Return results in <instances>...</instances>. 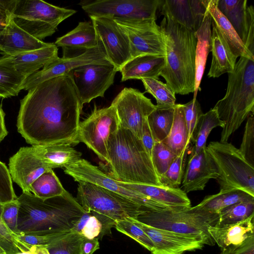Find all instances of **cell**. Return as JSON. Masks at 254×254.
<instances>
[{
	"instance_id": "9a60e30c",
	"label": "cell",
	"mask_w": 254,
	"mask_h": 254,
	"mask_svg": "<svg viewBox=\"0 0 254 254\" xmlns=\"http://www.w3.org/2000/svg\"><path fill=\"white\" fill-rule=\"evenodd\" d=\"M117 68L113 64H89L71 70L67 74L71 78L81 105L93 99L103 97L114 83Z\"/></svg>"
},
{
	"instance_id": "11a10c76",
	"label": "cell",
	"mask_w": 254,
	"mask_h": 254,
	"mask_svg": "<svg viewBox=\"0 0 254 254\" xmlns=\"http://www.w3.org/2000/svg\"><path fill=\"white\" fill-rule=\"evenodd\" d=\"M141 140L146 151L151 158L152 149L155 142L147 120L144 124Z\"/></svg>"
},
{
	"instance_id": "9f6ffc18",
	"label": "cell",
	"mask_w": 254,
	"mask_h": 254,
	"mask_svg": "<svg viewBox=\"0 0 254 254\" xmlns=\"http://www.w3.org/2000/svg\"><path fill=\"white\" fill-rule=\"evenodd\" d=\"M100 248L97 238L88 239L84 237L81 244V254H93Z\"/></svg>"
},
{
	"instance_id": "f1b7e54d",
	"label": "cell",
	"mask_w": 254,
	"mask_h": 254,
	"mask_svg": "<svg viewBox=\"0 0 254 254\" xmlns=\"http://www.w3.org/2000/svg\"><path fill=\"white\" fill-rule=\"evenodd\" d=\"M58 58V48L52 43L44 48L11 56L15 68L25 78Z\"/></svg>"
},
{
	"instance_id": "8992f818",
	"label": "cell",
	"mask_w": 254,
	"mask_h": 254,
	"mask_svg": "<svg viewBox=\"0 0 254 254\" xmlns=\"http://www.w3.org/2000/svg\"><path fill=\"white\" fill-rule=\"evenodd\" d=\"M135 219L154 228L195 235L204 245L214 246L215 243L208 229L217 226L219 214L195 206L177 210L147 211Z\"/></svg>"
},
{
	"instance_id": "2e32d148",
	"label": "cell",
	"mask_w": 254,
	"mask_h": 254,
	"mask_svg": "<svg viewBox=\"0 0 254 254\" xmlns=\"http://www.w3.org/2000/svg\"><path fill=\"white\" fill-rule=\"evenodd\" d=\"M96 31L97 41L103 47L109 61L118 71L131 59L128 37L111 16H89Z\"/></svg>"
},
{
	"instance_id": "b9f144b4",
	"label": "cell",
	"mask_w": 254,
	"mask_h": 254,
	"mask_svg": "<svg viewBox=\"0 0 254 254\" xmlns=\"http://www.w3.org/2000/svg\"><path fill=\"white\" fill-rule=\"evenodd\" d=\"M84 237L70 232L46 247L49 254H81Z\"/></svg>"
},
{
	"instance_id": "ab89813d",
	"label": "cell",
	"mask_w": 254,
	"mask_h": 254,
	"mask_svg": "<svg viewBox=\"0 0 254 254\" xmlns=\"http://www.w3.org/2000/svg\"><path fill=\"white\" fill-rule=\"evenodd\" d=\"M140 80L143 84L145 92L150 93L156 99V107L166 109L175 106V93L166 83L153 78H145Z\"/></svg>"
},
{
	"instance_id": "5b68a950",
	"label": "cell",
	"mask_w": 254,
	"mask_h": 254,
	"mask_svg": "<svg viewBox=\"0 0 254 254\" xmlns=\"http://www.w3.org/2000/svg\"><path fill=\"white\" fill-rule=\"evenodd\" d=\"M226 94L213 107L224 123L220 142L230 136L254 113V60L241 57L234 71L228 73Z\"/></svg>"
},
{
	"instance_id": "d4e9b609",
	"label": "cell",
	"mask_w": 254,
	"mask_h": 254,
	"mask_svg": "<svg viewBox=\"0 0 254 254\" xmlns=\"http://www.w3.org/2000/svg\"><path fill=\"white\" fill-rule=\"evenodd\" d=\"M119 183L123 187L137 191L162 205L177 209L191 207L190 200L187 193L180 188Z\"/></svg>"
},
{
	"instance_id": "3957f363",
	"label": "cell",
	"mask_w": 254,
	"mask_h": 254,
	"mask_svg": "<svg viewBox=\"0 0 254 254\" xmlns=\"http://www.w3.org/2000/svg\"><path fill=\"white\" fill-rule=\"evenodd\" d=\"M160 23L166 42L165 65L160 76L176 94L193 93L195 79L194 32L175 21L166 11Z\"/></svg>"
},
{
	"instance_id": "7a4b0ae2",
	"label": "cell",
	"mask_w": 254,
	"mask_h": 254,
	"mask_svg": "<svg viewBox=\"0 0 254 254\" xmlns=\"http://www.w3.org/2000/svg\"><path fill=\"white\" fill-rule=\"evenodd\" d=\"M17 200V235L50 236L71 231L84 212L67 191L45 199L32 192H22Z\"/></svg>"
},
{
	"instance_id": "f907efd6",
	"label": "cell",
	"mask_w": 254,
	"mask_h": 254,
	"mask_svg": "<svg viewBox=\"0 0 254 254\" xmlns=\"http://www.w3.org/2000/svg\"><path fill=\"white\" fill-rule=\"evenodd\" d=\"M19 203L17 199L3 204L2 219L7 227L14 234L17 233V222Z\"/></svg>"
},
{
	"instance_id": "e0dca14e",
	"label": "cell",
	"mask_w": 254,
	"mask_h": 254,
	"mask_svg": "<svg viewBox=\"0 0 254 254\" xmlns=\"http://www.w3.org/2000/svg\"><path fill=\"white\" fill-rule=\"evenodd\" d=\"M89 64H112L108 60L103 46L98 42L95 47L78 56L59 57L47 64L42 69L25 78L22 90H29L46 80L66 75L76 67Z\"/></svg>"
},
{
	"instance_id": "ffe728a7",
	"label": "cell",
	"mask_w": 254,
	"mask_h": 254,
	"mask_svg": "<svg viewBox=\"0 0 254 254\" xmlns=\"http://www.w3.org/2000/svg\"><path fill=\"white\" fill-rule=\"evenodd\" d=\"M50 169L36 155L32 146L20 148L9 159L8 170L12 181L23 192H31L32 183Z\"/></svg>"
},
{
	"instance_id": "74e56055",
	"label": "cell",
	"mask_w": 254,
	"mask_h": 254,
	"mask_svg": "<svg viewBox=\"0 0 254 254\" xmlns=\"http://www.w3.org/2000/svg\"><path fill=\"white\" fill-rule=\"evenodd\" d=\"M224 126V123L220 119L214 108L206 113H203L199 119L193 134L191 141L194 143L193 152L197 153L206 147L207 138L212 130L217 127L223 128Z\"/></svg>"
},
{
	"instance_id": "603a6c76",
	"label": "cell",
	"mask_w": 254,
	"mask_h": 254,
	"mask_svg": "<svg viewBox=\"0 0 254 254\" xmlns=\"http://www.w3.org/2000/svg\"><path fill=\"white\" fill-rule=\"evenodd\" d=\"M62 47L63 57L78 56L95 47L98 44L97 37L92 22H80L77 26L66 34L57 39L54 43Z\"/></svg>"
},
{
	"instance_id": "f546056e",
	"label": "cell",
	"mask_w": 254,
	"mask_h": 254,
	"mask_svg": "<svg viewBox=\"0 0 254 254\" xmlns=\"http://www.w3.org/2000/svg\"><path fill=\"white\" fill-rule=\"evenodd\" d=\"M35 153L50 169L65 168L81 159L82 153L68 144L32 146Z\"/></svg>"
},
{
	"instance_id": "ee69618b",
	"label": "cell",
	"mask_w": 254,
	"mask_h": 254,
	"mask_svg": "<svg viewBox=\"0 0 254 254\" xmlns=\"http://www.w3.org/2000/svg\"><path fill=\"white\" fill-rule=\"evenodd\" d=\"M188 148H186L175 158L167 171L159 178L162 186L179 188L183 180L186 153Z\"/></svg>"
},
{
	"instance_id": "8fae6325",
	"label": "cell",
	"mask_w": 254,
	"mask_h": 254,
	"mask_svg": "<svg viewBox=\"0 0 254 254\" xmlns=\"http://www.w3.org/2000/svg\"><path fill=\"white\" fill-rule=\"evenodd\" d=\"M119 126V121L113 106L102 108L95 106L91 113L79 124L77 141L84 143L107 164L109 162L108 140Z\"/></svg>"
},
{
	"instance_id": "d6986e66",
	"label": "cell",
	"mask_w": 254,
	"mask_h": 254,
	"mask_svg": "<svg viewBox=\"0 0 254 254\" xmlns=\"http://www.w3.org/2000/svg\"><path fill=\"white\" fill-rule=\"evenodd\" d=\"M247 0H216V5L247 49L254 54V8Z\"/></svg>"
},
{
	"instance_id": "4fadbf2b",
	"label": "cell",
	"mask_w": 254,
	"mask_h": 254,
	"mask_svg": "<svg viewBox=\"0 0 254 254\" xmlns=\"http://www.w3.org/2000/svg\"><path fill=\"white\" fill-rule=\"evenodd\" d=\"M162 0H84L79 3L89 16H111L129 20H156Z\"/></svg>"
},
{
	"instance_id": "83f0119b",
	"label": "cell",
	"mask_w": 254,
	"mask_h": 254,
	"mask_svg": "<svg viewBox=\"0 0 254 254\" xmlns=\"http://www.w3.org/2000/svg\"><path fill=\"white\" fill-rule=\"evenodd\" d=\"M210 236L221 249L239 245L254 236V214L246 220L221 227H209Z\"/></svg>"
},
{
	"instance_id": "7c38bea8",
	"label": "cell",
	"mask_w": 254,
	"mask_h": 254,
	"mask_svg": "<svg viewBox=\"0 0 254 254\" xmlns=\"http://www.w3.org/2000/svg\"><path fill=\"white\" fill-rule=\"evenodd\" d=\"M113 18L128 37L131 59L145 55L166 56L165 36L156 19Z\"/></svg>"
},
{
	"instance_id": "e575fe53",
	"label": "cell",
	"mask_w": 254,
	"mask_h": 254,
	"mask_svg": "<svg viewBox=\"0 0 254 254\" xmlns=\"http://www.w3.org/2000/svg\"><path fill=\"white\" fill-rule=\"evenodd\" d=\"M25 78L15 68L11 56L0 57V98L17 96Z\"/></svg>"
},
{
	"instance_id": "52a82bcc",
	"label": "cell",
	"mask_w": 254,
	"mask_h": 254,
	"mask_svg": "<svg viewBox=\"0 0 254 254\" xmlns=\"http://www.w3.org/2000/svg\"><path fill=\"white\" fill-rule=\"evenodd\" d=\"M206 149L216 165L220 191L242 190L254 196V168L228 142L211 141Z\"/></svg>"
},
{
	"instance_id": "91938a15",
	"label": "cell",
	"mask_w": 254,
	"mask_h": 254,
	"mask_svg": "<svg viewBox=\"0 0 254 254\" xmlns=\"http://www.w3.org/2000/svg\"><path fill=\"white\" fill-rule=\"evenodd\" d=\"M16 254H35L33 246H32V248L31 249L30 251H26V252H20L19 253H17Z\"/></svg>"
},
{
	"instance_id": "277c9868",
	"label": "cell",
	"mask_w": 254,
	"mask_h": 254,
	"mask_svg": "<svg viewBox=\"0 0 254 254\" xmlns=\"http://www.w3.org/2000/svg\"><path fill=\"white\" fill-rule=\"evenodd\" d=\"M106 173L119 182L162 186L140 139L119 126L108 142Z\"/></svg>"
},
{
	"instance_id": "836d02e7",
	"label": "cell",
	"mask_w": 254,
	"mask_h": 254,
	"mask_svg": "<svg viewBox=\"0 0 254 254\" xmlns=\"http://www.w3.org/2000/svg\"><path fill=\"white\" fill-rule=\"evenodd\" d=\"M162 142L176 156L189 147V132L186 123L183 104L174 107L173 124L170 131Z\"/></svg>"
},
{
	"instance_id": "cb8c5ba5",
	"label": "cell",
	"mask_w": 254,
	"mask_h": 254,
	"mask_svg": "<svg viewBox=\"0 0 254 254\" xmlns=\"http://www.w3.org/2000/svg\"><path fill=\"white\" fill-rule=\"evenodd\" d=\"M50 44L31 36L18 27L12 18L0 35V51L3 55L14 56L46 47Z\"/></svg>"
},
{
	"instance_id": "ac0fdd59",
	"label": "cell",
	"mask_w": 254,
	"mask_h": 254,
	"mask_svg": "<svg viewBox=\"0 0 254 254\" xmlns=\"http://www.w3.org/2000/svg\"><path fill=\"white\" fill-rule=\"evenodd\" d=\"M133 220L153 242L154 249L151 254H183L201 250L204 247L202 241L198 236L156 228L134 218Z\"/></svg>"
},
{
	"instance_id": "4316f807",
	"label": "cell",
	"mask_w": 254,
	"mask_h": 254,
	"mask_svg": "<svg viewBox=\"0 0 254 254\" xmlns=\"http://www.w3.org/2000/svg\"><path fill=\"white\" fill-rule=\"evenodd\" d=\"M211 25L210 51L212 58L207 76L216 78L226 73H232L234 70L237 58L232 53L227 43L212 22Z\"/></svg>"
},
{
	"instance_id": "6da1fadb",
	"label": "cell",
	"mask_w": 254,
	"mask_h": 254,
	"mask_svg": "<svg viewBox=\"0 0 254 254\" xmlns=\"http://www.w3.org/2000/svg\"><path fill=\"white\" fill-rule=\"evenodd\" d=\"M20 100L18 132L31 145L79 143L81 105L68 75L46 80L28 90Z\"/></svg>"
},
{
	"instance_id": "db71d44e",
	"label": "cell",
	"mask_w": 254,
	"mask_h": 254,
	"mask_svg": "<svg viewBox=\"0 0 254 254\" xmlns=\"http://www.w3.org/2000/svg\"><path fill=\"white\" fill-rule=\"evenodd\" d=\"M220 254H254V236L242 243L221 249Z\"/></svg>"
},
{
	"instance_id": "d590c367",
	"label": "cell",
	"mask_w": 254,
	"mask_h": 254,
	"mask_svg": "<svg viewBox=\"0 0 254 254\" xmlns=\"http://www.w3.org/2000/svg\"><path fill=\"white\" fill-rule=\"evenodd\" d=\"M254 196L237 189L220 191L217 194L206 196L196 207L204 210L218 212L233 204L244 201L254 200Z\"/></svg>"
},
{
	"instance_id": "5bb4252c",
	"label": "cell",
	"mask_w": 254,
	"mask_h": 254,
	"mask_svg": "<svg viewBox=\"0 0 254 254\" xmlns=\"http://www.w3.org/2000/svg\"><path fill=\"white\" fill-rule=\"evenodd\" d=\"M111 105L116 110L120 126L141 139L144 124L156 105L143 93L127 87L121 90Z\"/></svg>"
},
{
	"instance_id": "9c48e42d",
	"label": "cell",
	"mask_w": 254,
	"mask_h": 254,
	"mask_svg": "<svg viewBox=\"0 0 254 254\" xmlns=\"http://www.w3.org/2000/svg\"><path fill=\"white\" fill-rule=\"evenodd\" d=\"M77 202L84 210H92L115 221L127 218L136 219L149 211L141 206L95 184L78 182Z\"/></svg>"
},
{
	"instance_id": "c3c4849f",
	"label": "cell",
	"mask_w": 254,
	"mask_h": 254,
	"mask_svg": "<svg viewBox=\"0 0 254 254\" xmlns=\"http://www.w3.org/2000/svg\"><path fill=\"white\" fill-rule=\"evenodd\" d=\"M183 108L189 132V141L190 143L199 119L203 113L200 104L196 99H192L183 104Z\"/></svg>"
},
{
	"instance_id": "bcb514c9",
	"label": "cell",
	"mask_w": 254,
	"mask_h": 254,
	"mask_svg": "<svg viewBox=\"0 0 254 254\" xmlns=\"http://www.w3.org/2000/svg\"><path fill=\"white\" fill-rule=\"evenodd\" d=\"M162 142H155L152 149L151 160L158 178L167 171L177 157Z\"/></svg>"
},
{
	"instance_id": "7bdbcfd3",
	"label": "cell",
	"mask_w": 254,
	"mask_h": 254,
	"mask_svg": "<svg viewBox=\"0 0 254 254\" xmlns=\"http://www.w3.org/2000/svg\"><path fill=\"white\" fill-rule=\"evenodd\" d=\"M115 227L117 231L133 239L150 252L153 250V242L144 231L133 221V218L117 220Z\"/></svg>"
},
{
	"instance_id": "f35d334b",
	"label": "cell",
	"mask_w": 254,
	"mask_h": 254,
	"mask_svg": "<svg viewBox=\"0 0 254 254\" xmlns=\"http://www.w3.org/2000/svg\"><path fill=\"white\" fill-rule=\"evenodd\" d=\"M174 107L162 109L156 106L148 116L147 123L155 142H162L168 135L173 124Z\"/></svg>"
},
{
	"instance_id": "8d00e7d4",
	"label": "cell",
	"mask_w": 254,
	"mask_h": 254,
	"mask_svg": "<svg viewBox=\"0 0 254 254\" xmlns=\"http://www.w3.org/2000/svg\"><path fill=\"white\" fill-rule=\"evenodd\" d=\"M30 191L36 196L47 199L64 194L67 190L53 169L42 174L30 186Z\"/></svg>"
},
{
	"instance_id": "60d3db41",
	"label": "cell",
	"mask_w": 254,
	"mask_h": 254,
	"mask_svg": "<svg viewBox=\"0 0 254 254\" xmlns=\"http://www.w3.org/2000/svg\"><path fill=\"white\" fill-rule=\"evenodd\" d=\"M218 214V227L243 221L254 214V199L233 204L221 209Z\"/></svg>"
},
{
	"instance_id": "6f0895ef",
	"label": "cell",
	"mask_w": 254,
	"mask_h": 254,
	"mask_svg": "<svg viewBox=\"0 0 254 254\" xmlns=\"http://www.w3.org/2000/svg\"><path fill=\"white\" fill-rule=\"evenodd\" d=\"M4 117L5 114L0 106V142L8 134L5 125Z\"/></svg>"
},
{
	"instance_id": "f5cc1de1",
	"label": "cell",
	"mask_w": 254,
	"mask_h": 254,
	"mask_svg": "<svg viewBox=\"0 0 254 254\" xmlns=\"http://www.w3.org/2000/svg\"><path fill=\"white\" fill-rule=\"evenodd\" d=\"M16 0H0V35L12 18Z\"/></svg>"
},
{
	"instance_id": "7dc6e473",
	"label": "cell",
	"mask_w": 254,
	"mask_h": 254,
	"mask_svg": "<svg viewBox=\"0 0 254 254\" xmlns=\"http://www.w3.org/2000/svg\"><path fill=\"white\" fill-rule=\"evenodd\" d=\"M251 114L247 118L239 151L247 162L254 168V117Z\"/></svg>"
},
{
	"instance_id": "d6a6232c",
	"label": "cell",
	"mask_w": 254,
	"mask_h": 254,
	"mask_svg": "<svg viewBox=\"0 0 254 254\" xmlns=\"http://www.w3.org/2000/svg\"><path fill=\"white\" fill-rule=\"evenodd\" d=\"M211 17L207 9L200 28L194 32L197 39L195 49V79L193 100L196 99L205 68L208 55L210 51Z\"/></svg>"
},
{
	"instance_id": "30bf717a",
	"label": "cell",
	"mask_w": 254,
	"mask_h": 254,
	"mask_svg": "<svg viewBox=\"0 0 254 254\" xmlns=\"http://www.w3.org/2000/svg\"><path fill=\"white\" fill-rule=\"evenodd\" d=\"M64 168L65 174L71 177L75 182H85L99 186L127 198L149 211L180 209L160 204L146 195L123 187L119 182L85 159L81 158Z\"/></svg>"
},
{
	"instance_id": "816d5d0a",
	"label": "cell",
	"mask_w": 254,
	"mask_h": 254,
	"mask_svg": "<svg viewBox=\"0 0 254 254\" xmlns=\"http://www.w3.org/2000/svg\"><path fill=\"white\" fill-rule=\"evenodd\" d=\"M70 232L71 231H68L50 236H33L16 234V237L23 243L30 246L46 247Z\"/></svg>"
},
{
	"instance_id": "f6af8a7d",
	"label": "cell",
	"mask_w": 254,
	"mask_h": 254,
	"mask_svg": "<svg viewBox=\"0 0 254 254\" xmlns=\"http://www.w3.org/2000/svg\"><path fill=\"white\" fill-rule=\"evenodd\" d=\"M3 204L0 203V246L6 254H16L31 250L32 246L18 240L5 225L1 218Z\"/></svg>"
},
{
	"instance_id": "44dd1931",
	"label": "cell",
	"mask_w": 254,
	"mask_h": 254,
	"mask_svg": "<svg viewBox=\"0 0 254 254\" xmlns=\"http://www.w3.org/2000/svg\"><path fill=\"white\" fill-rule=\"evenodd\" d=\"M218 176L216 165L206 147L197 153L192 152L183 176L182 190L186 193L203 190L209 180Z\"/></svg>"
},
{
	"instance_id": "94428289",
	"label": "cell",
	"mask_w": 254,
	"mask_h": 254,
	"mask_svg": "<svg viewBox=\"0 0 254 254\" xmlns=\"http://www.w3.org/2000/svg\"><path fill=\"white\" fill-rule=\"evenodd\" d=\"M0 254H6L5 251L0 246Z\"/></svg>"
},
{
	"instance_id": "680465c9",
	"label": "cell",
	"mask_w": 254,
	"mask_h": 254,
	"mask_svg": "<svg viewBox=\"0 0 254 254\" xmlns=\"http://www.w3.org/2000/svg\"><path fill=\"white\" fill-rule=\"evenodd\" d=\"M35 254H49L46 247L33 246Z\"/></svg>"
},
{
	"instance_id": "681fc988",
	"label": "cell",
	"mask_w": 254,
	"mask_h": 254,
	"mask_svg": "<svg viewBox=\"0 0 254 254\" xmlns=\"http://www.w3.org/2000/svg\"><path fill=\"white\" fill-rule=\"evenodd\" d=\"M12 185V181L8 168L0 161V203L17 199Z\"/></svg>"
},
{
	"instance_id": "ba28073f",
	"label": "cell",
	"mask_w": 254,
	"mask_h": 254,
	"mask_svg": "<svg viewBox=\"0 0 254 254\" xmlns=\"http://www.w3.org/2000/svg\"><path fill=\"white\" fill-rule=\"evenodd\" d=\"M76 12L41 0H16L12 19L18 27L42 41L52 36L62 22Z\"/></svg>"
},
{
	"instance_id": "1f68e13d",
	"label": "cell",
	"mask_w": 254,
	"mask_h": 254,
	"mask_svg": "<svg viewBox=\"0 0 254 254\" xmlns=\"http://www.w3.org/2000/svg\"><path fill=\"white\" fill-rule=\"evenodd\" d=\"M115 220L92 210H84L71 232L78 233L88 239L101 240L106 235L111 234L115 227Z\"/></svg>"
},
{
	"instance_id": "4dcf8cb0",
	"label": "cell",
	"mask_w": 254,
	"mask_h": 254,
	"mask_svg": "<svg viewBox=\"0 0 254 254\" xmlns=\"http://www.w3.org/2000/svg\"><path fill=\"white\" fill-rule=\"evenodd\" d=\"M207 9L215 25L232 53L237 57H244L254 60L252 54L243 43L234 28L218 9L216 0H208Z\"/></svg>"
},
{
	"instance_id": "484cf974",
	"label": "cell",
	"mask_w": 254,
	"mask_h": 254,
	"mask_svg": "<svg viewBox=\"0 0 254 254\" xmlns=\"http://www.w3.org/2000/svg\"><path fill=\"white\" fill-rule=\"evenodd\" d=\"M165 65V56L145 55L136 57L120 69L122 81L129 79L153 78L159 79Z\"/></svg>"
},
{
	"instance_id": "7402d4cb",
	"label": "cell",
	"mask_w": 254,
	"mask_h": 254,
	"mask_svg": "<svg viewBox=\"0 0 254 254\" xmlns=\"http://www.w3.org/2000/svg\"><path fill=\"white\" fill-rule=\"evenodd\" d=\"M207 2L208 0H165L159 7L177 22L195 32L203 21Z\"/></svg>"
}]
</instances>
